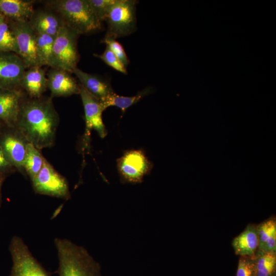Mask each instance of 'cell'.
<instances>
[{"label": "cell", "instance_id": "obj_24", "mask_svg": "<svg viewBox=\"0 0 276 276\" xmlns=\"http://www.w3.org/2000/svg\"><path fill=\"white\" fill-rule=\"evenodd\" d=\"M257 276H274L276 270V252L258 251L254 256Z\"/></svg>", "mask_w": 276, "mask_h": 276}, {"label": "cell", "instance_id": "obj_17", "mask_svg": "<svg viewBox=\"0 0 276 276\" xmlns=\"http://www.w3.org/2000/svg\"><path fill=\"white\" fill-rule=\"evenodd\" d=\"M72 73L78 79L80 84L101 102L114 93L109 82L98 76L86 73L77 67Z\"/></svg>", "mask_w": 276, "mask_h": 276}, {"label": "cell", "instance_id": "obj_32", "mask_svg": "<svg viewBox=\"0 0 276 276\" xmlns=\"http://www.w3.org/2000/svg\"><path fill=\"white\" fill-rule=\"evenodd\" d=\"M6 126L0 121V133Z\"/></svg>", "mask_w": 276, "mask_h": 276}, {"label": "cell", "instance_id": "obj_28", "mask_svg": "<svg viewBox=\"0 0 276 276\" xmlns=\"http://www.w3.org/2000/svg\"><path fill=\"white\" fill-rule=\"evenodd\" d=\"M102 42L106 44L121 63L126 67L129 63V60L121 43L114 38L106 37L103 38Z\"/></svg>", "mask_w": 276, "mask_h": 276}, {"label": "cell", "instance_id": "obj_14", "mask_svg": "<svg viewBox=\"0 0 276 276\" xmlns=\"http://www.w3.org/2000/svg\"><path fill=\"white\" fill-rule=\"evenodd\" d=\"M47 88L51 97H68L80 93V84L64 70L51 68L48 73Z\"/></svg>", "mask_w": 276, "mask_h": 276}, {"label": "cell", "instance_id": "obj_12", "mask_svg": "<svg viewBox=\"0 0 276 276\" xmlns=\"http://www.w3.org/2000/svg\"><path fill=\"white\" fill-rule=\"evenodd\" d=\"M26 69L24 61L16 53L0 52V87L20 89V81Z\"/></svg>", "mask_w": 276, "mask_h": 276}, {"label": "cell", "instance_id": "obj_20", "mask_svg": "<svg viewBox=\"0 0 276 276\" xmlns=\"http://www.w3.org/2000/svg\"><path fill=\"white\" fill-rule=\"evenodd\" d=\"M258 239V251L276 252V221L269 218L257 226Z\"/></svg>", "mask_w": 276, "mask_h": 276}, {"label": "cell", "instance_id": "obj_19", "mask_svg": "<svg viewBox=\"0 0 276 276\" xmlns=\"http://www.w3.org/2000/svg\"><path fill=\"white\" fill-rule=\"evenodd\" d=\"M31 1L0 0V14L12 20H29L34 12Z\"/></svg>", "mask_w": 276, "mask_h": 276}, {"label": "cell", "instance_id": "obj_11", "mask_svg": "<svg viewBox=\"0 0 276 276\" xmlns=\"http://www.w3.org/2000/svg\"><path fill=\"white\" fill-rule=\"evenodd\" d=\"M29 142L15 127H6L0 133V147L16 171L26 175L24 161Z\"/></svg>", "mask_w": 276, "mask_h": 276}, {"label": "cell", "instance_id": "obj_23", "mask_svg": "<svg viewBox=\"0 0 276 276\" xmlns=\"http://www.w3.org/2000/svg\"><path fill=\"white\" fill-rule=\"evenodd\" d=\"M150 92V89L147 88L130 97L119 96L114 93L104 101L100 102L104 110L108 107L113 106L120 108L124 113L129 107L138 102Z\"/></svg>", "mask_w": 276, "mask_h": 276}, {"label": "cell", "instance_id": "obj_21", "mask_svg": "<svg viewBox=\"0 0 276 276\" xmlns=\"http://www.w3.org/2000/svg\"><path fill=\"white\" fill-rule=\"evenodd\" d=\"M44 159L40 150L32 144L28 143L24 161V169L31 181L41 170Z\"/></svg>", "mask_w": 276, "mask_h": 276}, {"label": "cell", "instance_id": "obj_8", "mask_svg": "<svg viewBox=\"0 0 276 276\" xmlns=\"http://www.w3.org/2000/svg\"><path fill=\"white\" fill-rule=\"evenodd\" d=\"M117 169L122 182L138 183L142 182L153 168L152 163L142 150L125 151L117 160Z\"/></svg>", "mask_w": 276, "mask_h": 276}, {"label": "cell", "instance_id": "obj_15", "mask_svg": "<svg viewBox=\"0 0 276 276\" xmlns=\"http://www.w3.org/2000/svg\"><path fill=\"white\" fill-rule=\"evenodd\" d=\"M28 21L36 34H46L54 38L64 25L60 17L50 8L34 11Z\"/></svg>", "mask_w": 276, "mask_h": 276}, {"label": "cell", "instance_id": "obj_5", "mask_svg": "<svg viewBox=\"0 0 276 276\" xmlns=\"http://www.w3.org/2000/svg\"><path fill=\"white\" fill-rule=\"evenodd\" d=\"M134 0H116L109 8L105 20V37L117 38L129 35L136 28V5Z\"/></svg>", "mask_w": 276, "mask_h": 276}, {"label": "cell", "instance_id": "obj_22", "mask_svg": "<svg viewBox=\"0 0 276 276\" xmlns=\"http://www.w3.org/2000/svg\"><path fill=\"white\" fill-rule=\"evenodd\" d=\"M36 40L38 66L51 67L54 37L46 34H36Z\"/></svg>", "mask_w": 276, "mask_h": 276}, {"label": "cell", "instance_id": "obj_30", "mask_svg": "<svg viewBox=\"0 0 276 276\" xmlns=\"http://www.w3.org/2000/svg\"><path fill=\"white\" fill-rule=\"evenodd\" d=\"M16 171V169L10 163L0 147V176L6 178Z\"/></svg>", "mask_w": 276, "mask_h": 276}, {"label": "cell", "instance_id": "obj_26", "mask_svg": "<svg viewBox=\"0 0 276 276\" xmlns=\"http://www.w3.org/2000/svg\"><path fill=\"white\" fill-rule=\"evenodd\" d=\"M98 19L105 20L108 10L116 0H88Z\"/></svg>", "mask_w": 276, "mask_h": 276}, {"label": "cell", "instance_id": "obj_10", "mask_svg": "<svg viewBox=\"0 0 276 276\" xmlns=\"http://www.w3.org/2000/svg\"><path fill=\"white\" fill-rule=\"evenodd\" d=\"M80 95L83 104L85 121V130L83 137V149H88L90 134L95 130L101 138L107 134V131L102 120V114L104 110L100 100L88 93L80 84Z\"/></svg>", "mask_w": 276, "mask_h": 276}, {"label": "cell", "instance_id": "obj_1", "mask_svg": "<svg viewBox=\"0 0 276 276\" xmlns=\"http://www.w3.org/2000/svg\"><path fill=\"white\" fill-rule=\"evenodd\" d=\"M59 116L51 97L30 98L21 103L15 127L38 149L55 144Z\"/></svg>", "mask_w": 276, "mask_h": 276}, {"label": "cell", "instance_id": "obj_2", "mask_svg": "<svg viewBox=\"0 0 276 276\" xmlns=\"http://www.w3.org/2000/svg\"><path fill=\"white\" fill-rule=\"evenodd\" d=\"M58 276H102L100 266L82 246L61 238L54 240Z\"/></svg>", "mask_w": 276, "mask_h": 276}, {"label": "cell", "instance_id": "obj_31", "mask_svg": "<svg viewBox=\"0 0 276 276\" xmlns=\"http://www.w3.org/2000/svg\"><path fill=\"white\" fill-rule=\"evenodd\" d=\"M6 179L5 177L0 176V207L2 204V187L3 183L4 180Z\"/></svg>", "mask_w": 276, "mask_h": 276}, {"label": "cell", "instance_id": "obj_4", "mask_svg": "<svg viewBox=\"0 0 276 276\" xmlns=\"http://www.w3.org/2000/svg\"><path fill=\"white\" fill-rule=\"evenodd\" d=\"M80 35L63 25L54 38L51 68L61 69L72 73L79 60L77 40Z\"/></svg>", "mask_w": 276, "mask_h": 276}, {"label": "cell", "instance_id": "obj_13", "mask_svg": "<svg viewBox=\"0 0 276 276\" xmlns=\"http://www.w3.org/2000/svg\"><path fill=\"white\" fill-rule=\"evenodd\" d=\"M26 96L21 89L0 87V121L6 127L15 126L21 104Z\"/></svg>", "mask_w": 276, "mask_h": 276}, {"label": "cell", "instance_id": "obj_16", "mask_svg": "<svg viewBox=\"0 0 276 276\" xmlns=\"http://www.w3.org/2000/svg\"><path fill=\"white\" fill-rule=\"evenodd\" d=\"M20 88L30 98L42 96L47 88V77L42 67L36 66L27 68L20 83Z\"/></svg>", "mask_w": 276, "mask_h": 276}, {"label": "cell", "instance_id": "obj_6", "mask_svg": "<svg viewBox=\"0 0 276 276\" xmlns=\"http://www.w3.org/2000/svg\"><path fill=\"white\" fill-rule=\"evenodd\" d=\"M9 250L13 263L9 276H52L34 258L19 237L12 238Z\"/></svg>", "mask_w": 276, "mask_h": 276}, {"label": "cell", "instance_id": "obj_18", "mask_svg": "<svg viewBox=\"0 0 276 276\" xmlns=\"http://www.w3.org/2000/svg\"><path fill=\"white\" fill-rule=\"evenodd\" d=\"M232 246L236 255L240 257H254L259 248L257 226L248 224L233 239Z\"/></svg>", "mask_w": 276, "mask_h": 276}, {"label": "cell", "instance_id": "obj_3", "mask_svg": "<svg viewBox=\"0 0 276 276\" xmlns=\"http://www.w3.org/2000/svg\"><path fill=\"white\" fill-rule=\"evenodd\" d=\"M64 24L79 35L97 31L101 22L96 16L88 0H54L47 2Z\"/></svg>", "mask_w": 276, "mask_h": 276}, {"label": "cell", "instance_id": "obj_9", "mask_svg": "<svg viewBox=\"0 0 276 276\" xmlns=\"http://www.w3.org/2000/svg\"><path fill=\"white\" fill-rule=\"evenodd\" d=\"M7 19L15 37L17 54L22 60L26 68L38 66L36 34L29 21Z\"/></svg>", "mask_w": 276, "mask_h": 276}, {"label": "cell", "instance_id": "obj_7", "mask_svg": "<svg viewBox=\"0 0 276 276\" xmlns=\"http://www.w3.org/2000/svg\"><path fill=\"white\" fill-rule=\"evenodd\" d=\"M31 182L36 193L65 200L71 196L66 179L57 172L45 158L41 170Z\"/></svg>", "mask_w": 276, "mask_h": 276}, {"label": "cell", "instance_id": "obj_25", "mask_svg": "<svg viewBox=\"0 0 276 276\" xmlns=\"http://www.w3.org/2000/svg\"><path fill=\"white\" fill-rule=\"evenodd\" d=\"M0 52H13L17 54V48L14 35L7 19L0 14Z\"/></svg>", "mask_w": 276, "mask_h": 276}, {"label": "cell", "instance_id": "obj_29", "mask_svg": "<svg viewBox=\"0 0 276 276\" xmlns=\"http://www.w3.org/2000/svg\"><path fill=\"white\" fill-rule=\"evenodd\" d=\"M94 56L101 59L106 64L116 71L124 74H127L126 67L107 46L102 54L100 55L94 54Z\"/></svg>", "mask_w": 276, "mask_h": 276}, {"label": "cell", "instance_id": "obj_27", "mask_svg": "<svg viewBox=\"0 0 276 276\" xmlns=\"http://www.w3.org/2000/svg\"><path fill=\"white\" fill-rule=\"evenodd\" d=\"M254 256L240 257L236 276H257Z\"/></svg>", "mask_w": 276, "mask_h": 276}]
</instances>
